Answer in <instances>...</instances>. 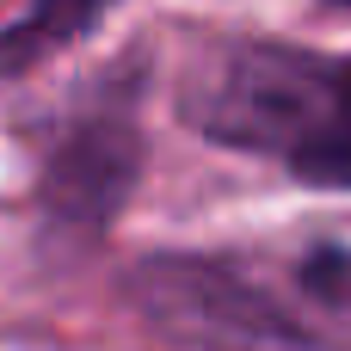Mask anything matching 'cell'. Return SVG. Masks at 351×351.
<instances>
[{
	"label": "cell",
	"mask_w": 351,
	"mask_h": 351,
	"mask_svg": "<svg viewBox=\"0 0 351 351\" xmlns=\"http://www.w3.org/2000/svg\"><path fill=\"white\" fill-rule=\"evenodd\" d=\"M105 6H111V0H31L12 25H0V68H31V62H43L49 49H62V43H74L80 31H93Z\"/></svg>",
	"instance_id": "3"
},
{
	"label": "cell",
	"mask_w": 351,
	"mask_h": 351,
	"mask_svg": "<svg viewBox=\"0 0 351 351\" xmlns=\"http://www.w3.org/2000/svg\"><path fill=\"white\" fill-rule=\"evenodd\" d=\"M185 117L253 154H278L302 185L351 191V62L290 43H222L185 86Z\"/></svg>",
	"instance_id": "1"
},
{
	"label": "cell",
	"mask_w": 351,
	"mask_h": 351,
	"mask_svg": "<svg viewBox=\"0 0 351 351\" xmlns=\"http://www.w3.org/2000/svg\"><path fill=\"white\" fill-rule=\"evenodd\" d=\"M136 173H142V136H136L130 99H99L62 130L43 167V204L74 228H99L117 216Z\"/></svg>",
	"instance_id": "2"
}]
</instances>
